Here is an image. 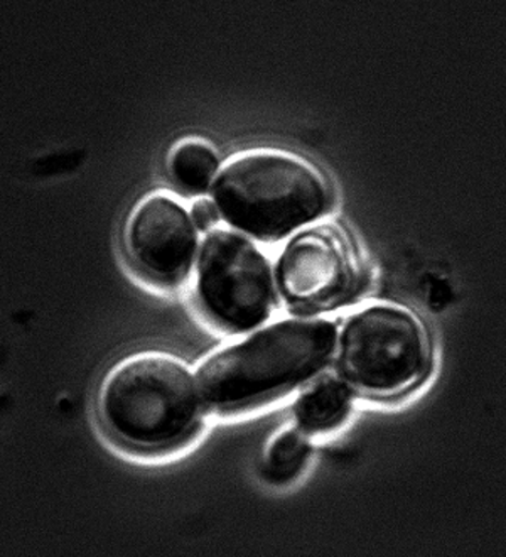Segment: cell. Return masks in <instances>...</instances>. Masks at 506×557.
<instances>
[{"label": "cell", "mask_w": 506, "mask_h": 557, "mask_svg": "<svg viewBox=\"0 0 506 557\" xmlns=\"http://www.w3.org/2000/svg\"><path fill=\"white\" fill-rule=\"evenodd\" d=\"M193 222L199 231H210L220 220V211L211 200H198L193 205Z\"/></svg>", "instance_id": "cell-11"}, {"label": "cell", "mask_w": 506, "mask_h": 557, "mask_svg": "<svg viewBox=\"0 0 506 557\" xmlns=\"http://www.w3.org/2000/svg\"><path fill=\"white\" fill-rule=\"evenodd\" d=\"M279 287L285 301L297 309L336 308L348 298L357 269L336 232L318 226L297 234L277 264Z\"/></svg>", "instance_id": "cell-6"}, {"label": "cell", "mask_w": 506, "mask_h": 557, "mask_svg": "<svg viewBox=\"0 0 506 557\" xmlns=\"http://www.w3.org/2000/svg\"><path fill=\"white\" fill-rule=\"evenodd\" d=\"M171 174L181 188L202 193L218 173V156L208 144L198 140L181 143L171 154Z\"/></svg>", "instance_id": "cell-9"}, {"label": "cell", "mask_w": 506, "mask_h": 557, "mask_svg": "<svg viewBox=\"0 0 506 557\" xmlns=\"http://www.w3.org/2000/svg\"><path fill=\"white\" fill-rule=\"evenodd\" d=\"M127 247L147 272L176 283L188 274L198 249L192 213L169 195L147 196L127 222Z\"/></svg>", "instance_id": "cell-7"}, {"label": "cell", "mask_w": 506, "mask_h": 557, "mask_svg": "<svg viewBox=\"0 0 506 557\" xmlns=\"http://www.w3.org/2000/svg\"><path fill=\"white\" fill-rule=\"evenodd\" d=\"M213 201L226 222L263 240L284 237L326 213V180L311 162L275 149L232 156L213 180Z\"/></svg>", "instance_id": "cell-2"}, {"label": "cell", "mask_w": 506, "mask_h": 557, "mask_svg": "<svg viewBox=\"0 0 506 557\" xmlns=\"http://www.w3.org/2000/svg\"><path fill=\"white\" fill-rule=\"evenodd\" d=\"M309 456V443L300 431L287 430L279 434L267 451L266 465L270 476L287 480L293 476Z\"/></svg>", "instance_id": "cell-10"}, {"label": "cell", "mask_w": 506, "mask_h": 557, "mask_svg": "<svg viewBox=\"0 0 506 557\" xmlns=\"http://www.w3.org/2000/svg\"><path fill=\"white\" fill-rule=\"evenodd\" d=\"M201 399L198 379L180 358L147 351L110 370L98 407L116 436L134 445L162 446L195 428Z\"/></svg>", "instance_id": "cell-3"}, {"label": "cell", "mask_w": 506, "mask_h": 557, "mask_svg": "<svg viewBox=\"0 0 506 557\" xmlns=\"http://www.w3.org/2000/svg\"><path fill=\"white\" fill-rule=\"evenodd\" d=\"M349 407L351 392L348 385L333 376H326L299 397L296 418L303 430L319 433L340 424L348 414Z\"/></svg>", "instance_id": "cell-8"}, {"label": "cell", "mask_w": 506, "mask_h": 557, "mask_svg": "<svg viewBox=\"0 0 506 557\" xmlns=\"http://www.w3.org/2000/svg\"><path fill=\"white\" fill-rule=\"evenodd\" d=\"M198 290L208 313L235 332L259 326L275 302L274 274L254 242L235 232H210L199 253Z\"/></svg>", "instance_id": "cell-5"}, {"label": "cell", "mask_w": 506, "mask_h": 557, "mask_svg": "<svg viewBox=\"0 0 506 557\" xmlns=\"http://www.w3.org/2000/svg\"><path fill=\"white\" fill-rule=\"evenodd\" d=\"M337 327L323 318H289L205 358L196 379L202 399L230 409L308 381L336 350Z\"/></svg>", "instance_id": "cell-1"}, {"label": "cell", "mask_w": 506, "mask_h": 557, "mask_svg": "<svg viewBox=\"0 0 506 557\" xmlns=\"http://www.w3.org/2000/svg\"><path fill=\"white\" fill-rule=\"evenodd\" d=\"M337 338L343 375L370 394L402 391L428 366V333L419 318L400 306L360 309L346 320Z\"/></svg>", "instance_id": "cell-4"}]
</instances>
